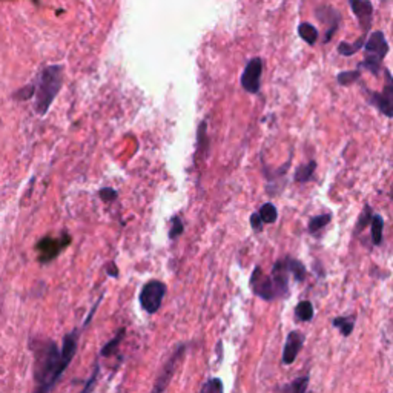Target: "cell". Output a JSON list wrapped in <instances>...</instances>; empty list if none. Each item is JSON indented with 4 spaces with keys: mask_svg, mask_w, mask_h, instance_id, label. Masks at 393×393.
Returning a JSON list of instances; mask_svg holds the SVG:
<instances>
[{
    "mask_svg": "<svg viewBox=\"0 0 393 393\" xmlns=\"http://www.w3.org/2000/svg\"><path fill=\"white\" fill-rule=\"evenodd\" d=\"M77 340H79V331L75 329L73 333L63 338L62 350L54 341H33L30 349L34 354V380L37 381V389L34 393L51 392L73 361L77 352Z\"/></svg>",
    "mask_w": 393,
    "mask_h": 393,
    "instance_id": "obj_1",
    "label": "cell"
},
{
    "mask_svg": "<svg viewBox=\"0 0 393 393\" xmlns=\"http://www.w3.org/2000/svg\"><path fill=\"white\" fill-rule=\"evenodd\" d=\"M63 85V68L60 65H49L42 69L36 85V102L34 108L39 116H45L51 108Z\"/></svg>",
    "mask_w": 393,
    "mask_h": 393,
    "instance_id": "obj_2",
    "label": "cell"
},
{
    "mask_svg": "<svg viewBox=\"0 0 393 393\" xmlns=\"http://www.w3.org/2000/svg\"><path fill=\"white\" fill-rule=\"evenodd\" d=\"M389 44L383 31H374L364 45V60L358 65L360 69H366L374 75H380L381 63L389 53Z\"/></svg>",
    "mask_w": 393,
    "mask_h": 393,
    "instance_id": "obj_3",
    "label": "cell"
},
{
    "mask_svg": "<svg viewBox=\"0 0 393 393\" xmlns=\"http://www.w3.org/2000/svg\"><path fill=\"white\" fill-rule=\"evenodd\" d=\"M363 94L372 107H375L385 117L393 118V75L389 69H384V88L381 93L363 86Z\"/></svg>",
    "mask_w": 393,
    "mask_h": 393,
    "instance_id": "obj_4",
    "label": "cell"
},
{
    "mask_svg": "<svg viewBox=\"0 0 393 393\" xmlns=\"http://www.w3.org/2000/svg\"><path fill=\"white\" fill-rule=\"evenodd\" d=\"M165 295L166 284L157 282V280H152V282L146 283L142 292H140V304H142L147 313H156L161 303H163Z\"/></svg>",
    "mask_w": 393,
    "mask_h": 393,
    "instance_id": "obj_5",
    "label": "cell"
},
{
    "mask_svg": "<svg viewBox=\"0 0 393 393\" xmlns=\"http://www.w3.org/2000/svg\"><path fill=\"white\" fill-rule=\"evenodd\" d=\"M262 74H263V60L254 57L248 62L244 71L241 74V86L250 94H258L262 86Z\"/></svg>",
    "mask_w": 393,
    "mask_h": 393,
    "instance_id": "obj_6",
    "label": "cell"
},
{
    "mask_svg": "<svg viewBox=\"0 0 393 393\" xmlns=\"http://www.w3.org/2000/svg\"><path fill=\"white\" fill-rule=\"evenodd\" d=\"M315 16L320 20L321 25L326 26L325 33V44H329L331 39L335 36V31L338 30L341 22V14L336 11L331 5H321L315 8Z\"/></svg>",
    "mask_w": 393,
    "mask_h": 393,
    "instance_id": "obj_7",
    "label": "cell"
},
{
    "mask_svg": "<svg viewBox=\"0 0 393 393\" xmlns=\"http://www.w3.org/2000/svg\"><path fill=\"white\" fill-rule=\"evenodd\" d=\"M250 289L257 297L263 298L266 301H271L277 297L275 287H273V282L269 275H264L262 268H255L254 273L250 277Z\"/></svg>",
    "mask_w": 393,
    "mask_h": 393,
    "instance_id": "obj_8",
    "label": "cell"
},
{
    "mask_svg": "<svg viewBox=\"0 0 393 393\" xmlns=\"http://www.w3.org/2000/svg\"><path fill=\"white\" fill-rule=\"evenodd\" d=\"M350 10L355 14L364 34H369L374 24V5L370 0H349Z\"/></svg>",
    "mask_w": 393,
    "mask_h": 393,
    "instance_id": "obj_9",
    "label": "cell"
},
{
    "mask_svg": "<svg viewBox=\"0 0 393 393\" xmlns=\"http://www.w3.org/2000/svg\"><path fill=\"white\" fill-rule=\"evenodd\" d=\"M289 264H287V258L278 259V262L273 264L272 269V282L273 287H275L277 297H286L289 293Z\"/></svg>",
    "mask_w": 393,
    "mask_h": 393,
    "instance_id": "obj_10",
    "label": "cell"
},
{
    "mask_svg": "<svg viewBox=\"0 0 393 393\" xmlns=\"http://www.w3.org/2000/svg\"><path fill=\"white\" fill-rule=\"evenodd\" d=\"M68 243L69 237H63V240H57V238H44V240H40L37 244V250L40 252L39 259L42 263L53 262V259L65 249Z\"/></svg>",
    "mask_w": 393,
    "mask_h": 393,
    "instance_id": "obj_11",
    "label": "cell"
},
{
    "mask_svg": "<svg viewBox=\"0 0 393 393\" xmlns=\"http://www.w3.org/2000/svg\"><path fill=\"white\" fill-rule=\"evenodd\" d=\"M183 355H185V346H180L177 350H175L174 355L170 358V361H167L163 372H161V375L158 376V380L156 381V385H154L151 393H161L167 387V384H170L175 369H177V363L181 360V356Z\"/></svg>",
    "mask_w": 393,
    "mask_h": 393,
    "instance_id": "obj_12",
    "label": "cell"
},
{
    "mask_svg": "<svg viewBox=\"0 0 393 393\" xmlns=\"http://www.w3.org/2000/svg\"><path fill=\"white\" fill-rule=\"evenodd\" d=\"M304 338L306 336L298 331H292L289 335H287L283 350V364L289 366V364L297 360L298 354L301 352V349H303Z\"/></svg>",
    "mask_w": 393,
    "mask_h": 393,
    "instance_id": "obj_13",
    "label": "cell"
},
{
    "mask_svg": "<svg viewBox=\"0 0 393 393\" xmlns=\"http://www.w3.org/2000/svg\"><path fill=\"white\" fill-rule=\"evenodd\" d=\"M367 42V34H363L360 39H356L352 44H349V42H341L336 48V51H338L340 55H344V57H350V55H354L356 51H360L361 48H364Z\"/></svg>",
    "mask_w": 393,
    "mask_h": 393,
    "instance_id": "obj_14",
    "label": "cell"
},
{
    "mask_svg": "<svg viewBox=\"0 0 393 393\" xmlns=\"http://www.w3.org/2000/svg\"><path fill=\"white\" fill-rule=\"evenodd\" d=\"M315 170H317V161L315 160H311L307 161V163L298 166L297 171H295V181H297V183H306V181L313 177Z\"/></svg>",
    "mask_w": 393,
    "mask_h": 393,
    "instance_id": "obj_15",
    "label": "cell"
},
{
    "mask_svg": "<svg viewBox=\"0 0 393 393\" xmlns=\"http://www.w3.org/2000/svg\"><path fill=\"white\" fill-rule=\"evenodd\" d=\"M298 36L303 39L306 44L313 46L315 44H317V40L320 37V33H318V30L313 25L306 22V24H301L298 26Z\"/></svg>",
    "mask_w": 393,
    "mask_h": 393,
    "instance_id": "obj_16",
    "label": "cell"
},
{
    "mask_svg": "<svg viewBox=\"0 0 393 393\" xmlns=\"http://www.w3.org/2000/svg\"><path fill=\"white\" fill-rule=\"evenodd\" d=\"M309 385V376H301L293 380L292 383L283 385V387H278L277 392L280 393H306Z\"/></svg>",
    "mask_w": 393,
    "mask_h": 393,
    "instance_id": "obj_17",
    "label": "cell"
},
{
    "mask_svg": "<svg viewBox=\"0 0 393 393\" xmlns=\"http://www.w3.org/2000/svg\"><path fill=\"white\" fill-rule=\"evenodd\" d=\"M370 230H372V241L375 246H380L383 243V232H384V220L381 215L375 214L374 220L370 223Z\"/></svg>",
    "mask_w": 393,
    "mask_h": 393,
    "instance_id": "obj_18",
    "label": "cell"
},
{
    "mask_svg": "<svg viewBox=\"0 0 393 393\" xmlns=\"http://www.w3.org/2000/svg\"><path fill=\"white\" fill-rule=\"evenodd\" d=\"M295 317L298 321H311L313 318V306L311 301H301L295 307Z\"/></svg>",
    "mask_w": 393,
    "mask_h": 393,
    "instance_id": "obj_19",
    "label": "cell"
},
{
    "mask_svg": "<svg viewBox=\"0 0 393 393\" xmlns=\"http://www.w3.org/2000/svg\"><path fill=\"white\" fill-rule=\"evenodd\" d=\"M361 71L363 69L360 68L352 69V71H342L336 75V80H338L341 86H350L361 79Z\"/></svg>",
    "mask_w": 393,
    "mask_h": 393,
    "instance_id": "obj_20",
    "label": "cell"
},
{
    "mask_svg": "<svg viewBox=\"0 0 393 393\" xmlns=\"http://www.w3.org/2000/svg\"><path fill=\"white\" fill-rule=\"evenodd\" d=\"M287 264H289V271H291L292 275L295 277V280H297L298 283L304 282L306 275H307L306 266L301 262H298V259H293V258H289V257H287Z\"/></svg>",
    "mask_w": 393,
    "mask_h": 393,
    "instance_id": "obj_21",
    "label": "cell"
},
{
    "mask_svg": "<svg viewBox=\"0 0 393 393\" xmlns=\"http://www.w3.org/2000/svg\"><path fill=\"white\" fill-rule=\"evenodd\" d=\"M374 210H372V208L369 205L364 206L363 209V212L360 215V219H358L356 221V226H355V234H361L364 229H366L369 224L372 223V220H374Z\"/></svg>",
    "mask_w": 393,
    "mask_h": 393,
    "instance_id": "obj_22",
    "label": "cell"
},
{
    "mask_svg": "<svg viewBox=\"0 0 393 393\" xmlns=\"http://www.w3.org/2000/svg\"><path fill=\"white\" fill-rule=\"evenodd\" d=\"M332 221V214H322V215H317V217H312L311 221H309V232L315 234L318 232L320 229L326 228L329 223Z\"/></svg>",
    "mask_w": 393,
    "mask_h": 393,
    "instance_id": "obj_23",
    "label": "cell"
},
{
    "mask_svg": "<svg viewBox=\"0 0 393 393\" xmlns=\"http://www.w3.org/2000/svg\"><path fill=\"white\" fill-rule=\"evenodd\" d=\"M258 214L259 217H262L264 224H272V223H275L278 219V210L275 206L272 205V203H266V205H263Z\"/></svg>",
    "mask_w": 393,
    "mask_h": 393,
    "instance_id": "obj_24",
    "label": "cell"
},
{
    "mask_svg": "<svg viewBox=\"0 0 393 393\" xmlns=\"http://www.w3.org/2000/svg\"><path fill=\"white\" fill-rule=\"evenodd\" d=\"M123 338H125V329H120L118 335H116V338H112L108 344H104V347L102 349V356H111L114 354L118 347V344L122 342Z\"/></svg>",
    "mask_w": 393,
    "mask_h": 393,
    "instance_id": "obj_25",
    "label": "cell"
},
{
    "mask_svg": "<svg viewBox=\"0 0 393 393\" xmlns=\"http://www.w3.org/2000/svg\"><path fill=\"white\" fill-rule=\"evenodd\" d=\"M332 325H333L335 327H338L344 336H349L350 333H352V331H354L355 321H354V318H342V317H338V318H335V320L332 321Z\"/></svg>",
    "mask_w": 393,
    "mask_h": 393,
    "instance_id": "obj_26",
    "label": "cell"
},
{
    "mask_svg": "<svg viewBox=\"0 0 393 393\" xmlns=\"http://www.w3.org/2000/svg\"><path fill=\"white\" fill-rule=\"evenodd\" d=\"M224 387L220 378H210L201 387V393H223Z\"/></svg>",
    "mask_w": 393,
    "mask_h": 393,
    "instance_id": "obj_27",
    "label": "cell"
},
{
    "mask_svg": "<svg viewBox=\"0 0 393 393\" xmlns=\"http://www.w3.org/2000/svg\"><path fill=\"white\" fill-rule=\"evenodd\" d=\"M181 234H183V221H181L180 217H174L172 221H171L170 238H171V240H174V238H177Z\"/></svg>",
    "mask_w": 393,
    "mask_h": 393,
    "instance_id": "obj_28",
    "label": "cell"
},
{
    "mask_svg": "<svg viewBox=\"0 0 393 393\" xmlns=\"http://www.w3.org/2000/svg\"><path fill=\"white\" fill-rule=\"evenodd\" d=\"M250 224H252V228H254V230H257V232H262V230H263L264 223H263L262 217H259L258 212L252 214V217H250Z\"/></svg>",
    "mask_w": 393,
    "mask_h": 393,
    "instance_id": "obj_29",
    "label": "cell"
},
{
    "mask_svg": "<svg viewBox=\"0 0 393 393\" xmlns=\"http://www.w3.org/2000/svg\"><path fill=\"white\" fill-rule=\"evenodd\" d=\"M97 375H98V364H95V367H94V374H93V376L89 378V381H88V384H86V387L83 389V392H82V393H89V392H91V389H93V387H94V384H95Z\"/></svg>",
    "mask_w": 393,
    "mask_h": 393,
    "instance_id": "obj_30",
    "label": "cell"
},
{
    "mask_svg": "<svg viewBox=\"0 0 393 393\" xmlns=\"http://www.w3.org/2000/svg\"><path fill=\"white\" fill-rule=\"evenodd\" d=\"M100 196L104 201H112L117 196V192L114 191V189H102Z\"/></svg>",
    "mask_w": 393,
    "mask_h": 393,
    "instance_id": "obj_31",
    "label": "cell"
},
{
    "mask_svg": "<svg viewBox=\"0 0 393 393\" xmlns=\"http://www.w3.org/2000/svg\"><path fill=\"white\" fill-rule=\"evenodd\" d=\"M107 272H108L109 277H117V275H118V269L116 268L114 263H109V264H108V271H107Z\"/></svg>",
    "mask_w": 393,
    "mask_h": 393,
    "instance_id": "obj_32",
    "label": "cell"
},
{
    "mask_svg": "<svg viewBox=\"0 0 393 393\" xmlns=\"http://www.w3.org/2000/svg\"><path fill=\"white\" fill-rule=\"evenodd\" d=\"M390 199H392V201H393V185H392V189H390Z\"/></svg>",
    "mask_w": 393,
    "mask_h": 393,
    "instance_id": "obj_33",
    "label": "cell"
},
{
    "mask_svg": "<svg viewBox=\"0 0 393 393\" xmlns=\"http://www.w3.org/2000/svg\"><path fill=\"white\" fill-rule=\"evenodd\" d=\"M307 393H309V392H307Z\"/></svg>",
    "mask_w": 393,
    "mask_h": 393,
    "instance_id": "obj_34",
    "label": "cell"
}]
</instances>
